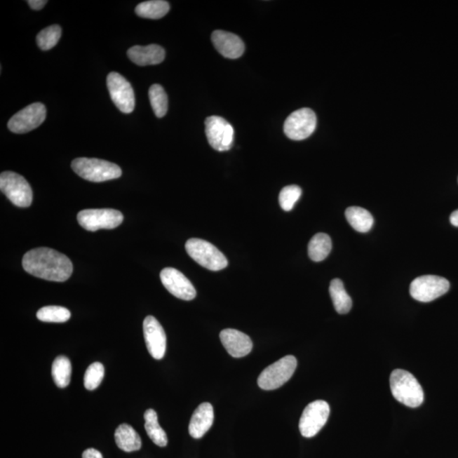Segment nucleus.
<instances>
[{"instance_id":"nucleus-1","label":"nucleus","mask_w":458,"mask_h":458,"mask_svg":"<svg viewBox=\"0 0 458 458\" xmlns=\"http://www.w3.org/2000/svg\"><path fill=\"white\" fill-rule=\"evenodd\" d=\"M22 267L32 276L54 282L67 281L73 271L66 255L46 247L28 251L24 255Z\"/></svg>"},{"instance_id":"nucleus-2","label":"nucleus","mask_w":458,"mask_h":458,"mask_svg":"<svg viewBox=\"0 0 458 458\" xmlns=\"http://www.w3.org/2000/svg\"><path fill=\"white\" fill-rule=\"evenodd\" d=\"M391 390L396 400L408 408L420 407L424 400L422 386L411 372L403 370L392 372Z\"/></svg>"},{"instance_id":"nucleus-3","label":"nucleus","mask_w":458,"mask_h":458,"mask_svg":"<svg viewBox=\"0 0 458 458\" xmlns=\"http://www.w3.org/2000/svg\"><path fill=\"white\" fill-rule=\"evenodd\" d=\"M72 168L83 180L95 182L116 180L123 174L119 166L95 158H76L72 162Z\"/></svg>"},{"instance_id":"nucleus-4","label":"nucleus","mask_w":458,"mask_h":458,"mask_svg":"<svg viewBox=\"0 0 458 458\" xmlns=\"http://www.w3.org/2000/svg\"><path fill=\"white\" fill-rule=\"evenodd\" d=\"M189 257L210 271L224 269L229 264L225 255L216 246L201 238H190L185 245Z\"/></svg>"},{"instance_id":"nucleus-5","label":"nucleus","mask_w":458,"mask_h":458,"mask_svg":"<svg viewBox=\"0 0 458 458\" xmlns=\"http://www.w3.org/2000/svg\"><path fill=\"white\" fill-rule=\"evenodd\" d=\"M297 368V358L286 356L262 372L257 380L258 386L264 391L276 390L291 379Z\"/></svg>"},{"instance_id":"nucleus-6","label":"nucleus","mask_w":458,"mask_h":458,"mask_svg":"<svg viewBox=\"0 0 458 458\" xmlns=\"http://www.w3.org/2000/svg\"><path fill=\"white\" fill-rule=\"evenodd\" d=\"M0 189L11 203L26 208L32 202V190L28 182L18 173L4 172L0 175Z\"/></svg>"},{"instance_id":"nucleus-7","label":"nucleus","mask_w":458,"mask_h":458,"mask_svg":"<svg viewBox=\"0 0 458 458\" xmlns=\"http://www.w3.org/2000/svg\"><path fill=\"white\" fill-rule=\"evenodd\" d=\"M79 224L88 231L116 229L123 222V215L114 209H88L78 214Z\"/></svg>"},{"instance_id":"nucleus-8","label":"nucleus","mask_w":458,"mask_h":458,"mask_svg":"<svg viewBox=\"0 0 458 458\" xmlns=\"http://www.w3.org/2000/svg\"><path fill=\"white\" fill-rule=\"evenodd\" d=\"M449 289L447 279L436 275H424L412 282L410 295L417 302H431L447 293Z\"/></svg>"},{"instance_id":"nucleus-9","label":"nucleus","mask_w":458,"mask_h":458,"mask_svg":"<svg viewBox=\"0 0 458 458\" xmlns=\"http://www.w3.org/2000/svg\"><path fill=\"white\" fill-rule=\"evenodd\" d=\"M316 127L317 116L313 109L302 108L287 117L283 131L292 140H303L313 135Z\"/></svg>"},{"instance_id":"nucleus-10","label":"nucleus","mask_w":458,"mask_h":458,"mask_svg":"<svg viewBox=\"0 0 458 458\" xmlns=\"http://www.w3.org/2000/svg\"><path fill=\"white\" fill-rule=\"evenodd\" d=\"M330 415V405L326 401L318 400L308 405L299 423L302 436L311 438L317 435L326 424Z\"/></svg>"},{"instance_id":"nucleus-11","label":"nucleus","mask_w":458,"mask_h":458,"mask_svg":"<svg viewBox=\"0 0 458 458\" xmlns=\"http://www.w3.org/2000/svg\"><path fill=\"white\" fill-rule=\"evenodd\" d=\"M205 125L206 137L214 149L222 152L232 148L234 130L229 121L222 117L213 116L206 119Z\"/></svg>"},{"instance_id":"nucleus-12","label":"nucleus","mask_w":458,"mask_h":458,"mask_svg":"<svg viewBox=\"0 0 458 458\" xmlns=\"http://www.w3.org/2000/svg\"><path fill=\"white\" fill-rule=\"evenodd\" d=\"M107 88L111 98L121 112L129 114L135 107L132 85L119 73L112 72L107 76Z\"/></svg>"},{"instance_id":"nucleus-13","label":"nucleus","mask_w":458,"mask_h":458,"mask_svg":"<svg viewBox=\"0 0 458 458\" xmlns=\"http://www.w3.org/2000/svg\"><path fill=\"white\" fill-rule=\"evenodd\" d=\"M46 119V108L42 103H34L11 117L8 128L14 133H27L39 128Z\"/></svg>"},{"instance_id":"nucleus-14","label":"nucleus","mask_w":458,"mask_h":458,"mask_svg":"<svg viewBox=\"0 0 458 458\" xmlns=\"http://www.w3.org/2000/svg\"><path fill=\"white\" fill-rule=\"evenodd\" d=\"M161 281L170 293L174 297L192 301L196 297V290L192 283L184 274L173 267H167L161 271Z\"/></svg>"},{"instance_id":"nucleus-15","label":"nucleus","mask_w":458,"mask_h":458,"mask_svg":"<svg viewBox=\"0 0 458 458\" xmlns=\"http://www.w3.org/2000/svg\"><path fill=\"white\" fill-rule=\"evenodd\" d=\"M143 328L146 346L149 354L156 360L163 358L167 350V335L164 328L152 316L145 318Z\"/></svg>"},{"instance_id":"nucleus-16","label":"nucleus","mask_w":458,"mask_h":458,"mask_svg":"<svg viewBox=\"0 0 458 458\" xmlns=\"http://www.w3.org/2000/svg\"><path fill=\"white\" fill-rule=\"evenodd\" d=\"M220 339L227 351L235 358L249 355L253 348L252 340L243 332L227 328L220 333Z\"/></svg>"},{"instance_id":"nucleus-17","label":"nucleus","mask_w":458,"mask_h":458,"mask_svg":"<svg viewBox=\"0 0 458 458\" xmlns=\"http://www.w3.org/2000/svg\"><path fill=\"white\" fill-rule=\"evenodd\" d=\"M213 46L222 56L238 59L244 54L245 44L240 36L232 32L217 30L212 35Z\"/></svg>"},{"instance_id":"nucleus-18","label":"nucleus","mask_w":458,"mask_h":458,"mask_svg":"<svg viewBox=\"0 0 458 458\" xmlns=\"http://www.w3.org/2000/svg\"><path fill=\"white\" fill-rule=\"evenodd\" d=\"M214 411L212 404L204 403L194 412L190 419L189 432L194 439H201L213 426Z\"/></svg>"},{"instance_id":"nucleus-19","label":"nucleus","mask_w":458,"mask_h":458,"mask_svg":"<svg viewBox=\"0 0 458 458\" xmlns=\"http://www.w3.org/2000/svg\"><path fill=\"white\" fill-rule=\"evenodd\" d=\"M128 56L137 66H152L163 62L166 52L163 48L157 44H149L147 46H133L129 48Z\"/></svg>"},{"instance_id":"nucleus-20","label":"nucleus","mask_w":458,"mask_h":458,"mask_svg":"<svg viewBox=\"0 0 458 458\" xmlns=\"http://www.w3.org/2000/svg\"><path fill=\"white\" fill-rule=\"evenodd\" d=\"M115 440L117 447L126 452L139 451L142 447L139 433L127 424H121L116 429Z\"/></svg>"},{"instance_id":"nucleus-21","label":"nucleus","mask_w":458,"mask_h":458,"mask_svg":"<svg viewBox=\"0 0 458 458\" xmlns=\"http://www.w3.org/2000/svg\"><path fill=\"white\" fill-rule=\"evenodd\" d=\"M348 222L355 230L360 233H367L374 225V217L366 209L358 206H351L346 210Z\"/></svg>"},{"instance_id":"nucleus-22","label":"nucleus","mask_w":458,"mask_h":458,"mask_svg":"<svg viewBox=\"0 0 458 458\" xmlns=\"http://www.w3.org/2000/svg\"><path fill=\"white\" fill-rule=\"evenodd\" d=\"M330 293L336 311L339 314L349 313L352 307L351 298L339 278H335L331 281Z\"/></svg>"},{"instance_id":"nucleus-23","label":"nucleus","mask_w":458,"mask_h":458,"mask_svg":"<svg viewBox=\"0 0 458 458\" xmlns=\"http://www.w3.org/2000/svg\"><path fill=\"white\" fill-rule=\"evenodd\" d=\"M144 428L151 440L158 447H165L168 443L167 433L158 423L157 413L153 409H148L144 412Z\"/></svg>"},{"instance_id":"nucleus-24","label":"nucleus","mask_w":458,"mask_h":458,"mask_svg":"<svg viewBox=\"0 0 458 458\" xmlns=\"http://www.w3.org/2000/svg\"><path fill=\"white\" fill-rule=\"evenodd\" d=\"M331 250V238L326 234L319 233L314 235L308 245V255L311 260L316 262L326 259Z\"/></svg>"},{"instance_id":"nucleus-25","label":"nucleus","mask_w":458,"mask_h":458,"mask_svg":"<svg viewBox=\"0 0 458 458\" xmlns=\"http://www.w3.org/2000/svg\"><path fill=\"white\" fill-rule=\"evenodd\" d=\"M72 363L67 356H59L52 365V377L56 386L66 388L71 382Z\"/></svg>"},{"instance_id":"nucleus-26","label":"nucleus","mask_w":458,"mask_h":458,"mask_svg":"<svg viewBox=\"0 0 458 458\" xmlns=\"http://www.w3.org/2000/svg\"><path fill=\"white\" fill-rule=\"evenodd\" d=\"M170 10L169 3L163 0H151L140 3L136 7V14L142 18L157 20L164 18Z\"/></svg>"},{"instance_id":"nucleus-27","label":"nucleus","mask_w":458,"mask_h":458,"mask_svg":"<svg viewBox=\"0 0 458 458\" xmlns=\"http://www.w3.org/2000/svg\"><path fill=\"white\" fill-rule=\"evenodd\" d=\"M149 98L151 101L154 113L157 117L161 119L167 114L168 109V95L165 89L159 84H154L149 90Z\"/></svg>"},{"instance_id":"nucleus-28","label":"nucleus","mask_w":458,"mask_h":458,"mask_svg":"<svg viewBox=\"0 0 458 458\" xmlns=\"http://www.w3.org/2000/svg\"><path fill=\"white\" fill-rule=\"evenodd\" d=\"M36 318L46 323H66L70 319L71 313L66 307L48 306L38 311Z\"/></svg>"},{"instance_id":"nucleus-29","label":"nucleus","mask_w":458,"mask_h":458,"mask_svg":"<svg viewBox=\"0 0 458 458\" xmlns=\"http://www.w3.org/2000/svg\"><path fill=\"white\" fill-rule=\"evenodd\" d=\"M60 36H62V27L53 25L39 32L36 36V43L42 50H50L58 43Z\"/></svg>"},{"instance_id":"nucleus-30","label":"nucleus","mask_w":458,"mask_h":458,"mask_svg":"<svg viewBox=\"0 0 458 458\" xmlns=\"http://www.w3.org/2000/svg\"><path fill=\"white\" fill-rule=\"evenodd\" d=\"M105 376L102 363H94L88 368L84 375V386L88 391H94L100 386Z\"/></svg>"},{"instance_id":"nucleus-31","label":"nucleus","mask_w":458,"mask_h":458,"mask_svg":"<svg viewBox=\"0 0 458 458\" xmlns=\"http://www.w3.org/2000/svg\"><path fill=\"white\" fill-rule=\"evenodd\" d=\"M302 190L297 185H289L283 188L279 194L278 201L281 208L290 212L301 197Z\"/></svg>"},{"instance_id":"nucleus-32","label":"nucleus","mask_w":458,"mask_h":458,"mask_svg":"<svg viewBox=\"0 0 458 458\" xmlns=\"http://www.w3.org/2000/svg\"><path fill=\"white\" fill-rule=\"evenodd\" d=\"M27 3L32 10L40 11L46 6L48 1L46 0H28Z\"/></svg>"},{"instance_id":"nucleus-33","label":"nucleus","mask_w":458,"mask_h":458,"mask_svg":"<svg viewBox=\"0 0 458 458\" xmlns=\"http://www.w3.org/2000/svg\"><path fill=\"white\" fill-rule=\"evenodd\" d=\"M83 458H103V456L98 450L88 448L83 452Z\"/></svg>"},{"instance_id":"nucleus-34","label":"nucleus","mask_w":458,"mask_h":458,"mask_svg":"<svg viewBox=\"0 0 458 458\" xmlns=\"http://www.w3.org/2000/svg\"><path fill=\"white\" fill-rule=\"evenodd\" d=\"M450 222L453 226L458 227V210L453 212L450 217Z\"/></svg>"}]
</instances>
